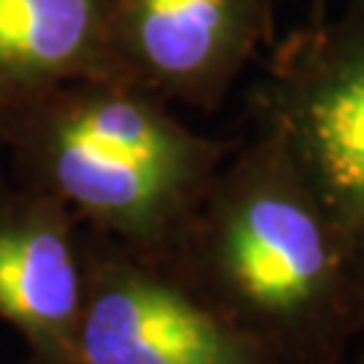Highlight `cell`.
Masks as SVG:
<instances>
[{"mask_svg":"<svg viewBox=\"0 0 364 364\" xmlns=\"http://www.w3.org/2000/svg\"><path fill=\"white\" fill-rule=\"evenodd\" d=\"M364 287V0L305 22L251 92Z\"/></svg>","mask_w":364,"mask_h":364,"instance_id":"3","label":"cell"},{"mask_svg":"<svg viewBox=\"0 0 364 364\" xmlns=\"http://www.w3.org/2000/svg\"><path fill=\"white\" fill-rule=\"evenodd\" d=\"M273 3H275V0H273Z\"/></svg>","mask_w":364,"mask_h":364,"instance_id":"10","label":"cell"},{"mask_svg":"<svg viewBox=\"0 0 364 364\" xmlns=\"http://www.w3.org/2000/svg\"><path fill=\"white\" fill-rule=\"evenodd\" d=\"M329 9V0H308V22H321Z\"/></svg>","mask_w":364,"mask_h":364,"instance_id":"8","label":"cell"},{"mask_svg":"<svg viewBox=\"0 0 364 364\" xmlns=\"http://www.w3.org/2000/svg\"><path fill=\"white\" fill-rule=\"evenodd\" d=\"M343 364H346V362H343ZM351 364H364V353L359 356V359H356V362H351Z\"/></svg>","mask_w":364,"mask_h":364,"instance_id":"9","label":"cell"},{"mask_svg":"<svg viewBox=\"0 0 364 364\" xmlns=\"http://www.w3.org/2000/svg\"><path fill=\"white\" fill-rule=\"evenodd\" d=\"M0 151L16 181L60 200L81 227L165 259L230 146L130 78H84L0 117Z\"/></svg>","mask_w":364,"mask_h":364,"instance_id":"2","label":"cell"},{"mask_svg":"<svg viewBox=\"0 0 364 364\" xmlns=\"http://www.w3.org/2000/svg\"><path fill=\"white\" fill-rule=\"evenodd\" d=\"M73 364H284L197 297L168 262L78 230Z\"/></svg>","mask_w":364,"mask_h":364,"instance_id":"4","label":"cell"},{"mask_svg":"<svg viewBox=\"0 0 364 364\" xmlns=\"http://www.w3.org/2000/svg\"><path fill=\"white\" fill-rule=\"evenodd\" d=\"M84 78H119L111 0H0V117Z\"/></svg>","mask_w":364,"mask_h":364,"instance_id":"7","label":"cell"},{"mask_svg":"<svg viewBox=\"0 0 364 364\" xmlns=\"http://www.w3.org/2000/svg\"><path fill=\"white\" fill-rule=\"evenodd\" d=\"M162 262L284 364H343L364 332V287L264 124L224 159Z\"/></svg>","mask_w":364,"mask_h":364,"instance_id":"1","label":"cell"},{"mask_svg":"<svg viewBox=\"0 0 364 364\" xmlns=\"http://www.w3.org/2000/svg\"><path fill=\"white\" fill-rule=\"evenodd\" d=\"M78 230L60 200L0 170V321L25 340L33 364H73Z\"/></svg>","mask_w":364,"mask_h":364,"instance_id":"6","label":"cell"},{"mask_svg":"<svg viewBox=\"0 0 364 364\" xmlns=\"http://www.w3.org/2000/svg\"><path fill=\"white\" fill-rule=\"evenodd\" d=\"M262 46H275L273 0H111V54L168 103L216 111Z\"/></svg>","mask_w":364,"mask_h":364,"instance_id":"5","label":"cell"}]
</instances>
